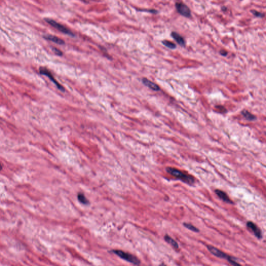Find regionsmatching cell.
Instances as JSON below:
<instances>
[{
    "mask_svg": "<svg viewBox=\"0 0 266 266\" xmlns=\"http://www.w3.org/2000/svg\"><path fill=\"white\" fill-rule=\"evenodd\" d=\"M171 36L179 45H180L182 47L185 46L186 41L184 38L182 36H180L179 34H177L176 32H172Z\"/></svg>",
    "mask_w": 266,
    "mask_h": 266,
    "instance_id": "cell-11",
    "label": "cell"
},
{
    "mask_svg": "<svg viewBox=\"0 0 266 266\" xmlns=\"http://www.w3.org/2000/svg\"><path fill=\"white\" fill-rule=\"evenodd\" d=\"M251 12L253 15H254L255 16L257 17H261V18H263V17H264L265 15L263 14V13H261L260 12H258L257 11H256L255 10H252L251 11Z\"/></svg>",
    "mask_w": 266,
    "mask_h": 266,
    "instance_id": "cell-17",
    "label": "cell"
},
{
    "mask_svg": "<svg viewBox=\"0 0 266 266\" xmlns=\"http://www.w3.org/2000/svg\"><path fill=\"white\" fill-rule=\"evenodd\" d=\"M220 54L223 56H227L228 54V52L225 50H221L220 51Z\"/></svg>",
    "mask_w": 266,
    "mask_h": 266,
    "instance_id": "cell-19",
    "label": "cell"
},
{
    "mask_svg": "<svg viewBox=\"0 0 266 266\" xmlns=\"http://www.w3.org/2000/svg\"><path fill=\"white\" fill-rule=\"evenodd\" d=\"M45 20L46 23H48V24H50L51 26H52L54 28H55L57 30H58V31H60L62 33L65 34H67V35H69V36H71V37H74L75 36L73 32L71 30H70L68 28H67L66 27H65L64 25H62V24L57 22L55 20L52 19L50 18H45Z\"/></svg>",
    "mask_w": 266,
    "mask_h": 266,
    "instance_id": "cell-4",
    "label": "cell"
},
{
    "mask_svg": "<svg viewBox=\"0 0 266 266\" xmlns=\"http://www.w3.org/2000/svg\"><path fill=\"white\" fill-rule=\"evenodd\" d=\"M166 172L171 174L172 176L180 180L186 184L188 185H192L195 182L194 177L190 175H187L183 173L182 171L177 170L176 168L168 167L166 168Z\"/></svg>",
    "mask_w": 266,
    "mask_h": 266,
    "instance_id": "cell-1",
    "label": "cell"
},
{
    "mask_svg": "<svg viewBox=\"0 0 266 266\" xmlns=\"http://www.w3.org/2000/svg\"><path fill=\"white\" fill-rule=\"evenodd\" d=\"M206 247H207V249H208V251L213 255L215 256L216 257L225 259L232 265H240V263H238L237 259L236 258L227 255V254H226L225 253L222 252L220 249H218L217 248L213 247L212 245H206Z\"/></svg>",
    "mask_w": 266,
    "mask_h": 266,
    "instance_id": "cell-2",
    "label": "cell"
},
{
    "mask_svg": "<svg viewBox=\"0 0 266 266\" xmlns=\"http://www.w3.org/2000/svg\"><path fill=\"white\" fill-rule=\"evenodd\" d=\"M78 201L83 204H88L89 203L88 200L86 199V198L85 196L83 193H78Z\"/></svg>",
    "mask_w": 266,
    "mask_h": 266,
    "instance_id": "cell-14",
    "label": "cell"
},
{
    "mask_svg": "<svg viewBox=\"0 0 266 266\" xmlns=\"http://www.w3.org/2000/svg\"><path fill=\"white\" fill-rule=\"evenodd\" d=\"M164 240L165 241L168 243V244H170V245H172V247H173L174 249H178L179 248V245H178V244L177 242L176 241H175L174 239L172 238V237H171L170 236L168 235H166L164 236Z\"/></svg>",
    "mask_w": 266,
    "mask_h": 266,
    "instance_id": "cell-12",
    "label": "cell"
},
{
    "mask_svg": "<svg viewBox=\"0 0 266 266\" xmlns=\"http://www.w3.org/2000/svg\"><path fill=\"white\" fill-rule=\"evenodd\" d=\"M52 51H53L54 53L55 54L57 55L58 56H62V53L61 51H60L59 49L57 48H52Z\"/></svg>",
    "mask_w": 266,
    "mask_h": 266,
    "instance_id": "cell-18",
    "label": "cell"
},
{
    "mask_svg": "<svg viewBox=\"0 0 266 266\" xmlns=\"http://www.w3.org/2000/svg\"><path fill=\"white\" fill-rule=\"evenodd\" d=\"M176 8L178 13L180 14L181 15L185 17H188V18L191 17V14L190 9L187 6L185 5V4L182 3H176Z\"/></svg>",
    "mask_w": 266,
    "mask_h": 266,
    "instance_id": "cell-6",
    "label": "cell"
},
{
    "mask_svg": "<svg viewBox=\"0 0 266 266\" xmlns=\"http://www.w3.org/2000/svg\"><path fill=\"white\" fill-rule=\"evenodd\" d=\"M241 114L244 118H245L246 120L249 121H253L256 120L257 119V118L255 115L252 114L251 112H249L247 110H243L241 112Z\"/></svg>",
    "mask_w": 266,
    "mask_h": 266,
    "instance_id": "cell-13",
    "label": "cell"
},
{
    "mask_svg": "<svg viewBox=\"0 0 266 266\" xmlns=\"http://www.w3.org/2000/svg\"><path fill=\"white\" fill-rule=\"evenodd\" d=\"M247 228L250 230L254 233V235H255L256 238H257L259 239H261L263 238L262 232L261 230L256 224H255V223H254L252 221H247Z\"/></svg>",
    "mask_w": 266,
    "mask_h": 266,
    "instance_id": "cell-7",
    "label": "cell"
},
{
    "mask_svg": "<svg viewBox=\"0 0 266 266\" xmlns=\"http://www.w3.org/2000/svg\"><path fill=\"white\" fill-rule=\"evenodd\" d=\"M43 38L45 39L50 41L54 43H55L56 44H59V45H64V41L63 40L61 39L58 37H56L55 36H53L51 34H46V35L44 36Z\"/></svg>",
    "mask_w": 266,
    "mask_h": 266,
    "instance_id": "cell-10",
    "label": "cell"
},
{
    "mask_svg": "<svg viewBox=\"0 0 266 266\" xmlns=\"http://www.w3.org/2000/svg\"><path fill=\"white\" fill-rule=\"evenodd\" d=\"M183 225H184V227H186V228H187L188 229L190 230L191 231H193L194 232H200V230L198 228H196L195 226H193L192 224L186 223V222H184V223H183Z\"/></svg>",
    "mask_w": 266,
    "mask_h": 266,
    "instance_id": "cell-16",
    "label": "cell"
},
{
    "mask_svg": "<svg viewBox=\"0 0 266 266\" xmlns=\"http://www.w3.org/2000/svg\"><path fill=\"white\" fill-rule=\"evenodd\" d=\"M142 82H143V84H145L146 86H147L153 90L158 91L160 90V87L157 84L154 83L153 82L151 81L148 78H143L142 79Z\"/></svg>",
    "mask_w": 266,
    "mask_h": 266,
    "instance_id": "cell-9",
    "label": "cell"
},
{
    "mask_svg": "<svg viewBox=\"0 0 266 266\" xmlns=\"http://www.w3.org/2000/svg\"><path fill=\"white\" fill-rule=\"evenodd\" d=\"M2 170V166L0 164V171H1Z\"/></svg>",
    "mask_w": 266,
    "mask_h": 266,
    "instance_id": "cell-20",
    "label": "cell"
},
{
    "mask_svg": "<svg viewBox=\"0 0 266 266\" xmlns=\"http://www.w3.org/2000/svg\"><path fill=\"white\" fill-rule=\"evenodd\" d=\"M163 44L166 47L170 48V49H171V50H174L176 48V44L173 43V42H170L169 41H168V40H164V41H163L162 42Z\"/></svg>",
    "mask_w": 266,
    "mask_h": 266,
    "instance_id": "cell-15",
    "label": "cell"
},
{
    "mask_svg": "<svg viewBox=\"0 0 266 266\" xmlns=\"http://www.w3.org/2000/svg\"><path fill=\"white\" fill-rule=\"evenodd\" d=\"M112 252L115 255H118L120 257L123 259L124 260L127 261L134 265H138L140 264V261L138 259L137 257L135 256L134 255L120 250H114Z\"/></svg>",
    "mask_w": 266,
    "mask_h": 266,
    "instance_id": "cell-3",
    "label": "cell"
},
{
    "mask_svg": "<svg viewBox=\"0 0 266 266\" xmlns=\"http://www.w3.org/2000/svg\"><path fill=\"white\" fill-rule=\"evenodd\" d=\"M40 73L41 74H42V75H44V76H48L49 78L53 82L54 84L56 85V86L59 89V90H60L62 92H64V87L62 86L60 84H59V83H58L56 80L54 78L53 75L52 74V73L48 71V70L45 68L43 67H41L40 68Z\"/></svg>",
    "mask_w": 266,
    "mask_h": 266,
    "instance_id": "cell-5",
    "label": "cell"
},
{
    "mask_svg": "<svg viewBox=\"0 0 266 266\" xmlns=\"http://www.w3.org/2000/svg\"><path fill=\"white\" fill-rule=\"evenodd\" d=\"M215 193L218 196L219 199H221L224 202H226L228 204H232L233 202L230 199L229 197L227 195V193L224 191L219 190V189H216L215 190Z\"/></svg>",
    "mask_w": 266,
    "mask_h": 266,
    "instance_id": "cell-8",
    "label": "cell"
}]
</instances>
